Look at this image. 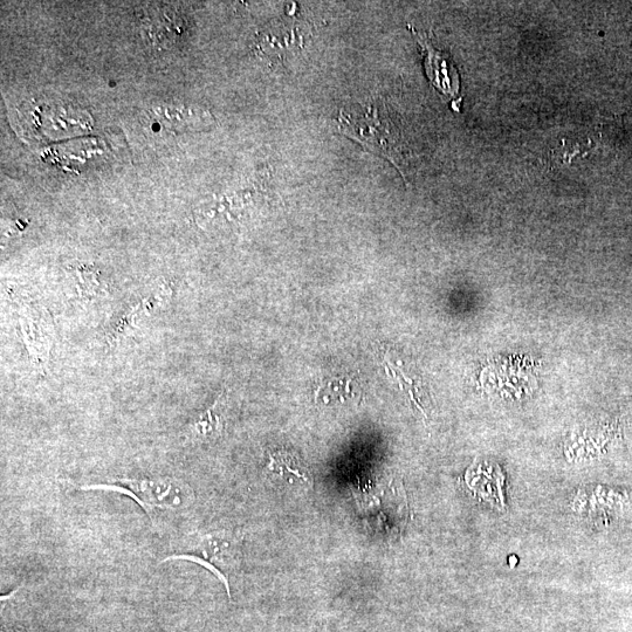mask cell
I'll return each instance as SVG.
<instances>
[{"label":"cell","mask_w":632,"mask_h":632,"mask_svg":"<svg viewBox=\"0 0 632 632\" xmlns=\"http://www.w3.org/2000/svg\"><path fill=\"white\" fill-rule=\"evenodd\" d=\"M338 121L342 134L359 142L373 153L386 157L395 167L402 170L400 135L383 106L379 103L355 106L350 111H341Z\"/></svg>","instance_id":"1"},{"label":"cell","mask_w":632,"mask_h":632,"mask_svg":"<svg viewBox=\"0 0 632 632\" xmlns=\"http://www.w3.org/2000/svg\"><path fill=\"white\" fill-rule=\"evenodd\" d=\"M409 29L417 39L419 46L422 47L425 70H427L431 84L434 85L439 92L448 96V98L458 100L460 86L459 74L455 65H453L449 59L448 54L438 51L437 48L432 46L428 37L417 32L414 27L409 26Z\"/></svg>","instance_id":"2"},{"label":"cell","mask_w":632,"mask_h":632,"mask_svg":"<svg viewBox=\"0 0 632 632\" xmlns=\"http://www.w3.org/2000/svg\"><path fill=\"white\" fill-rule=\"evenodd\" d=\"M22 327L23 341L31 359L37 366L44 368L48 360V352H50V341H48L47 329L41 324L40 320L22 319L20 320Z\"/></svg>","instance_id":"3"},{"label":"cell","mask_w":632,"mask_h":632,"mask_svg":"<svg viewBox=\"0 0 632 632\" xmlns=\"http://www.w3.org/2000/svg\"><path fill=\"white\" fill-rule=\"evenodd\" d=\"M72 273L77 285L80 299L94 300L107 295V288L99 276V271L91 266L72 267Z\"/></svg>","instance_id":"4"},{"label":"cell","mask_w":632,"mask_h":632,"mask_svg":"<svg viewBox=\"0 0 632 632\" xmlns=\"http://www.w3.org/2000/svg\"><path fill=\"white\" fill-rule=\"evenodd\" d=\"M144 312H147V309L144 307L143 301H140L139 304L134 305L128 312L123 314L112 328L109 329L107 333V345L109 347L118 346L122 340L132 335L136 331L137 319H139Z\"/></svg>","instance_id":"5"},{"label":"cell","mask_w":632,"mask_h":632,"mask_svg":"<svg viewBox=\"0 0 632 632\" xmlns=\"http://www.w3.org/2000/svg\"><path fill=\"white\" fill-rule=\"evenodd\" d=\"M222 397L223 395L219 396L216 403L203 412V414L196 419L195 423H192V434L199 437H208L221 429V416H219L216 411L219 404H221Z\"/></svg>","instance_id":"6"},{"label":"cell","mask_w":632,"mask_h":632,"mask_svg":"<svg viewBox=\"0 0 632 632\" xmlns=\"http://www.w3.org/2000/svg\"><path fill=\"white\" fill-rule=\"evenodd\" d=\"M170 560L194 561L196 563H199V565H202L203 567L210 569L212 573L217 575L219 577V579H221L224 582V585H225L226 588H228V592H229V595H230L229 583H228V581H226V579L223 576V574L219 573L218 569L215 568L214 566L208 565V563H206L204 560L197 558V556H195V555L183 554V555H171V556H168V558L164 559L163 562H168Z\"/></svg>","instance_id":"7"},{"label":"cell","mask_w":632,"mask_h":632,"mask_svg":"<svg viewBox=\"0 0 632 632\" xmlns=\"http://www.w3.org/2000/svg\"><path fill=\"white\" fill-rule=\"evenodd\" d=\"M2 632H27V631L23 628H16V629H10V630H3Z\"/></svg>","instance_id":"8"}]
</instances>
